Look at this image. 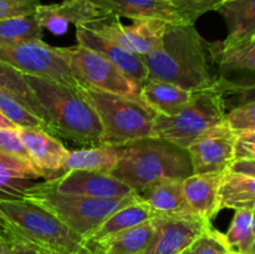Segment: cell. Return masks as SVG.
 Returning a JSON list of instances; mask_svg holds the SVG:
<instances>
[{
    "instance_id": "obj_1",
    "label": "cell",
    "mask_w": 255,
    "mask_h": 254,
    "mask_svg": "<svg viewBox=\"0 0 255 254\" xmlns=\"http://www.w3.org/2000/svg\"><path fill=\"white\" fill-rule=\"evenodd\" d=\"M207 42L194 25L168 24L159 47L142 56L148 79L193 92L214 87L218 76L213 71Z\"/></svg>"
},
{
    "instance_id": "obj_2",
    "label": "cell",
    "mask_w": 255,
    "mask_h": 254,
    "mask_svg": "<svg viewBox=\"0 0 255 254\" xmlns=\"http://www.w3.org/2000/svg\"><path fill=\"white\" fill-rule=\"evenodd\" d=\"M25 80L49 133L86 147L106 144L99 116L75 87L30 75H25Z\"/></svg>"
},
{
    "instance_id": "obj_3",
    "label": "cell",
    "mask_w": 255,
    "mask_h": 254,
    "mask_svg": "<svg viewBox=\"0 0 255 254\" xmlns=\"http://www.w3.org/2000/svg\"><path fill=\"white\" fill-rule=\"evenodd\" d=\"M0 234L36 254H77L85 244L50 212L24 198L0 199Z\"/></svg>"
},
{
    "instance_id": "obj_4",
    "label": "cell",
    "mask_w": 255,
    "mask_h": 254,
    "mask_svg": "<svg viewBox=\"0 0 255 254\" xmlns=\"http://www.w3.org/2000/svg\"><path fill=\"white\" fill-rule=\"evenodd\" d=\"M117 147L120 159L111 174L137 194L157 182L183 181L193 174L187 149L159 137H144Z\"/></svg>"
},
{
    "instance_id": "obj_5",
    "label": "cell",
    "mask_w": 255,
    "mask_h": 254,
    "mask_svg": "<svg viewBox=\"0 0 255 254\" xmlns=\"http://www.w3.org/2000/svg\"><path fill=\"white\" fill-rule=\"evenodd\" d=\"M75 90L99 116L106 144L122 146L144 137H153L156 112L139 97L122 96L80 84Z\"/></svg>"
},
{
    "instance_id": "obj_6",
    "label": "cell",
    "mask_w": 255,
    "mask_h": 254,
    "mask_svg": "<svg viewBox=\"0 0 255 254\" xmlns=\"http://www.w3.org/2000/svg\"><path fill=\"white\" fill-rule=\"evenodd\" d=\"M22 198L50 212L67 228L84 239L112 213L122 207L138 202L141 197L137 193L120 199L71 196L59 193L50 188L45 182H40L29 187Z\"/></svg>"
},
{
    "instance_id": "obj_7",
    "label": "cell",
    "mask_w": 255,
    "mask_h": 254,
    "mask_svg": "<svg viewBox=\"0 0 255 254\" xmlns=\"http://www.w3.org/2000/svg\"><path fill=\"white\" fill-rule=\"evenodd\" d=\"M226 110V94L218 84L211 89L196 91L192 101L178 114L173 116L156 114L153 137L187 149L197 137L223 124Z\"/></svg>"
},
{
    "instance_id": "obj_8",
    "label": "cell",
    "mask_w": 255,
    "mask_h": 254,
    "mask_svg": "<svg viewBox=\"0 0 255 254\" xmlns=\"http://www.w3.org/2000/svg\"><path fill=\"white\" fill-rule=\"evenodd\" d=\"M218 85L227 95L255 89V36L207 42Z\"/></svg>"
},
{
    "instance_id": "obj_9",
    "label": "cell",
    "mask_w": 255,
    "mask_h": 254,
    "mask_svg": "<svg viewBox=\"0 0 255 254\" xmlns=\"http://www.w3.org/2000/svg\"><path fill=\"white\" fill-rule=\"evenodd\" d=\"M57 50L66 60L77 84L122 96L139 97V87L102 55L81 45Z\"/></svg>"
},
{
    "instance_id": "obj_10",
    "label": "cell",
    "mask_w": 255,
    "mask_h": 254,
    "mask_svg": "<svg viewBox=\"0 0 255 254\" xmlns=\"http://www.w3.org/2000/svg\"><path fill=\"white\" fill-rule=\"evenodd\" d=\"M0 61L24 75L52 80L71 87H76L77 85L66 60L57 47L42 40L0 46Z\"/></svg>"
},
{
    "instance_id": "obj_11",
    "label": "cell",
    "mask_w": 255,
    "mask_h": 254,
    "mask_svg": "<svg viewBox=\"0 0 255 254\" xmlns=\"http://www.w3.org/2000/svg\"><path fill=\"white\" fill-rule=\"evenodd\" d=\"M237 136L226 122L197 137L188 147L193 174L228 171L236 161Z\"/></svg>"
},
{
    "instance_id": "obj_12",
    "label": "cell",
    "mask_w": 255,
    "mask_h": 254,
    "mask_svg": "<svg viewBox=\"0 0 255 254\" xmlns=\"http://www.w3.org/2000/svg\"><path fill=\"white\" fill-rule=\"evenodd\" d=\"M154 232L143 254H181L212 226L209 221L196 214L157 216Z\"/></svg>"
},
{
    "instance_id": "obj_13",
    "label": "cell",
    "mask_w": 255,
    "mask_h": 254,
    "mask_svg": "<svg viewBox=\"0 0 255 254\" xmlns=\"http://www.w3.org/2000/svg\"><path fill=\"white\" fill-rule=\"evenodd\" d=\"M44 182L59 193L97 199H120L134 193L127 184L107 172L67 171Z\"/></svg>"
},
{
    "instance_id": "obj_14",
    "label": "cell",
    "mask_w": 255,
    "mask_h": 254,
    "mask_svg": "<svg viewBox=\"0 0 255 254\" xmlns=\"http://www.w3.org/2000/svg\"><path fill=\"white\" fill-rule=\"evenodd\" d=\"M111 12L92 4L89 0H64L56 4H40L35 12V19L42 30L46 29L55 35H62L70 25L85 26L94 21L106 19Z\"/></svg>"
},
{
    "instance_id": "obj_15",
    "label": "cell",
    "mask_w": 255,
    "mask_h": 254,
    "mask_svg": "<svg viewBox=\"0 0 255 254\" xmlns=\"http://www.w3.org/2000/svg\"><path fill=\"white\" fill-rule=\"evenodd\" d=\"M76 39L79 45L102 55L115 66L119 67L139 87V90L148 79V71L143 57L138 54H134L117 45L116 42L105 39L86 26H76Z\"/></svg>"
},
{
    "instance_id": "obj_16",
    "label": "cell",
    "mask_w": 255,
    "mask_h": 254,
    "mask_svg": "<svg viewBox=\"0 0 255 254\" xmlns=\"http://www.w3.org/2000/svg\"><path fill=\"white\" fill-rule=\"evenodd\" d=\"M20 138L31 158L32 163L44 174V178L51 179L62 174V166L69 149L59 138L44 128H17Z\"/></svg>"
},
{
    "instance_id": "obj_17",
    "label": "cell",
    "mask_w": 255,
    "mask_h": 254,
    "mask_svg": "<svg viewBox=\"0 0 255 254\" xmlns=\"http://www.w3.org/2000/svg\"><path fill=\"white\" fill-rule=\"evenodd\" d=\"M226 172L191 174L182 181L187 203L196 216L212 222L219 213L222 209L219 189Z\"/></svg>"
},
{
    "instance_id": "obj_18",
    "label": "cell",
    "mask_w": 255,
    "mask_h": 254,
    "mask_svg": "<svg viewBox=\"0 0 255 254\" xmlns=\"http://www.w3.org/2000/svg\"><path fill=\"white\" fill-rule=\"evenodd\" d=\"M119 17L159 19L168 24H182L168 0H89Z\"/></svg>"
},
{
    "instance_id": "obj_19",
    "label": "cell",
    "mask_w": 255,
    "mask_h": 254,
    "mask_svg": "<svg viewBox=\"0 0 255 254\" xmlns=\"http://www.w3.org/2000/svg\"><path fill=\"white\" fill-rule=\"evenodd\" d=\"M194 92L161 80L148 79L139 90V97L157 115L173 116L192 101Z\"/></svg>"
},
{
    "instance_id": "obj_20",
    "label": "cell",
    "mask_w": 255,
    "mask_h": 254,
    "mask_svg": "<svg viewBox=\"0 0 255 254\" xmlns=\"http://www.w3.org/2000/svg\"><path fill=\"white\" fill-rule=\"evenodd\" d=\"M139 197L156 216L194 214L187 203L182 181L179 179H164L157 182L142 192Z\"/></svg>"
},
{
    "instance_id": "obj_21",
    "label": "cell",
    "mask_w": 255,
    "mask_h": 254,
    "mask_svg": "<svg viewBox=\"0 0 255 254\" xmlns=\"http://www.w3.org/2000/svg\"><path fill=\"white\" fill-rule=\"evenodd\" d=\"M157 217L154 212L144 203L142 199L138 202L122 207L119 211L112 213L106 221L102 222L97 228H95L89 236L84 238L86 243H97L114 234L124 232L132 227L139 226V224L148 222Z\"/></svg>"
},
{
    "instance_id": "obj_22",
    "label": "cell",
    "mask_w": 255,
    "mask_h": 254,
    "mask_svg": "<svg viewBox=\"0 0 255 254\" xmlns=\"http://www.w3.org/2000/svg\"><path fill=\"white\" fill-rule=\"evenodd\" d=\"M120 159V149L112 144L69 151L62 166V173L67 171H95L111 173Z\"/></svg>"
},
{
    "instance_id": "obj_23",
    "label": "cell",
    "mask_w": 255,
    "mask_h": 254,
    "mask_svg": "<svg viewBox=\"0 0 255 254\" xmlns=\"http://www.w3.org/2000/svg\"><path fill=\"white\" fill-rule=\"evenodd\" d=\"M153 221L144 222L124 232L114 234L97 243H90L99 254H143L153 236ZM86 243V242H85Z\"/></svg>"
},
{
    "instance_id": "obj_24",
    "label": "cell",
    "mask_w": 255,
    "mask_h": 254,
    "mask_svg": "<svg viewBox=\"0 0 255 254\" xmlns=\"http://www.w3.org/2000/svg\"><path fill=\"white\" fill-rule=\"evenodd\" d=\"M219 196L222 209L255 212V178L228 169L222 179Z\"/></svg>"
},
{
    "instance_id": "obj_25",
    "label": "cell",
    "mask_w": 255,
    "mask_h": 254,
    "mask_svg": "<svg viewBox=\"0 0 255 254\" xmlns=\"http://www.w3.org/2000/svg\"><path fill=\"white\" fill-rule=\"evenodd\" d=\"M39 178H44L39 169L0 157V199L22 198Z\"/></svg>"
},
{
    "instance_id": "obj_26",
    "label": "cell",
    "mask_w": 255,
    "mask_h": 254,
    "mask_svg": "<svg viewBox=\"0 0 255 254\" xmlns=\"http://www.w3.org/2000/svg\"><path fill=\"white\" fill-rule=\"evenodd\" d=\"M217 11L222 15L228 27L226 39L255 36V0H228Z\"/></svg>"
},
{
    "instance_id": "obj_27",
    "label": "cell",
    "mask_w": 255,
    "mask_h": 254,
    "mask_svg": "<svg viewBox=\"0 0 255 254\" xmlns=\"http://www.w3.org/2000/svg\"><path fill=\"white\" fill-rule=\"evenodd\" d=\"M132 21L131 25H125V32L132 52L146 56L159 47L168 22L159 19H137Z\"/></svg>"
},
{
    "instance_id": "obj_28",
    "label": "cell",
    "mask_w": 255,
    "mask_h": 254,
    "mask_svg": "<svg viewBox=\"0 0 255 254\" xmlns=\"http://www.w3.org/2000/svg\"><path fill=\"white\" fill-rule=\"evenodd\" d=\"M224 237L229 249L239 254L248 253L255 241V212L246 209L236 211Z\"/></svg>"
},
{
    "instance_id": "obj_29",
    "label": "cell",
    "mask_w": 255,
    "mask_h": 254,
    "mask_svg": "<svg viewBox=\"0 0 255 254\" xmlns=\"http://www.w3.org/2000/svg\"><path fill=\"white\" fill-rule=\"evenodd\" d=\"M0 91H6L14 95L27 109L31 110L35 115H37L44 121L41 109L35 100L30 87L27 86L25 75L1 61H0Z\"/></svg>"
},
{
    "instance_id": "obj_30",
    "label": "cell",
    "mask_w": 255,
    "mask_h": 254,
    "mask_svg": "<svg viewBox=\"0 0 255 254\" xmlns=\"http://www.w3.org/2000/svg\"><path fill=\"white\" fill-rule=\"evenodd\" d=\"M42 27L35 16L0 21V46L31 40H42Z\"/></svg>"
},
{
    "instance_id": "obj_31",
    "label": "cell",
    "mask_w": 255,
    "mask_h": 254,
    "mask_svg": "<svg viewBox=\"0 0 255 254\" xmlns=\"http://www.w3.org/2000/svg\"><path fill=\"white\" fill-rule=\"evenodd\" d=\"M0 112L17 128H47L46 124L37 115L27 109L17 97L6 91H0Z\"/></svg>"
},
{
    "instance_id": "obj_32",
    "label": "cell",
    "mask_w": 255,
    "mask_h": 254,
    "mask_svg": "<svg viewBox=\"0 0 255 254\" xmlns=\"http://www.w3.org/2000/svg\"><path fill=\"white\" fill-rule=\"evenodd\" d=\"M182 24L194 25L209 11H217L228 0H168Z\"/></svg>"
},
{
    "instance_id": "obj_33",
    "label": "cell",
    "mask_w": 255,
    "mask_h": 254,
    "mask_svg": "<svg viewBox=\"0 0 255 254\" xmlns=\"http://www.w3.org/2000/svg\"><path fill=\"white\" fill-rule=\"evenodd\" d=\"M0 157L36 168L17 133V129L14 131V129L0 128Z\"/></svg>"
},
{
    "instance_id": "obj_34",
    "label": "cell",
    "mask_w": 255,
    "mask_h": 254,
    "mask_svg": "<svg viewBox=\"0 0 255 254\" xmlns=\"http://www.w3.org/2000/svg\"><path fill=\"white\" fill-rule=\"evenodd\" d=\"M224 122L237 134L254 133L255 132V99L239 104L226 115Z\"/></svg>"
},
{
    "instance_id": "obj_35",
    "label": "cell",
    "mask_w": 255,
    "mask_h": 254,
    "mask_svg": "<svg viewBox=\"0 0 255 254\" xmlns=\"http://www.w3.org/2000/svg\"><path fill=\"white\" fill-rule=\"evenodd\" d=\"M194 254H227L229 246L222 232L209 227L191 247Z\"/></svg>"
},
{
    "instance_id": "obj_36",
    "label": "cell",
    "mask_w": 255,
    "mask_h": 254,
    "mask_svg": "<svg viewBox=\"0 0 255 254\" xmlns=\"http://www.w3.org/2000/svg\"><path fill=\"white\" fill-rule=\"evenodd\" d=\"M41 0H0V21L34 16Z\"/></svg>"
},
{
    "instance_id": "obj_37",
    "label": "cell",
    "mask_w": 255,
    "mask_h": 254,
    "mask_svg": "<svg viewBox=\"0 0 255 254\" xmlns=\"http://www.w3.org/2000/svg\"><path fill=\"white\" fill-rule=\"evenodd\" d=\"M236 159L255 161V132L238 136L236 143Z\"/></svg>"
},
{
    "instance_id": "obj_38",
    "label": "cell",
    "mask_w": 255,
    "mask_h": 254,
    "mask_svg": "<svg viewBox=\"0 0 255 254\" xmlns=\"http://www.w3.org/2000/svg\"><path fill=\"white\" fill-rule=\"evenodd\" d=\"M229 171L255 178V161L254 159H236L229 167Z\"/></svg>"
},
{
    "instance_id": "obj_39",
    "label": "cell",
    "mask_w": 255,
    "mask_h": 254,
    "mask_svg": "<svg viewBox=\"0 0 255 254\" xmlns=\"http://www.w3.org/2000/svg\"><path fill=\"white\" fill-rule=\"evenodd\" d=\"M19 251V247H16L12 242L0 234V254H15Z\"/></svg>"
},
{
    "instance_id": "obj_40",
    "label": "cell",
    "mask_w": 255,
    "mask_h": 254,
    "mask_svg": "<svg viewBox=\"0 0 255 254\" xmlns=\"http://www.w3.org/2000/svg\"><path fill=\"white\" fill-rule=\"evenodd\" d=\"M0 128L2 129H14V131H16L17 127L15 126L14 124H12L10 120H7L6 117L4 116V115L0 112Z\"/></svg>"
},
{
    "instance_id": "obj_41",
    "label": "cell",
    "mask_w": 255,
    "mask_h": 254,
    "mask_svg": "<svg viewBox=\"0 0 255 254\" xmlns=\"http://www.w3.org/2000/svg\"><path fill=\"white\" fill-rule=\"evenodd\" d=\"M238 96H239V101H241V104H243V102H247V101H251V100H254L255 99V89L251 90V91L243 92V94L238 95Z\"/></svg>"
},
{
    "instance_id": "obj_42",
    "label": "cell",
    "mask_w": 255,
    "mask_h": 254,
    "mask_svg": "<svg viewBox=\"0 0 255 254\" xmlns=\"http://www.w3.org/2000/svg\"><path fill=\"white\" fill-rule=\"evenodd\" d=\"M77 254H99V252H97V249L95 248L92 244L85 243L84 247L81 248V251H80Z\"/></svg>"
},
{
    "instance_id": "obj_43",
    "label": "cell",
    "mask_w": 255,
    "mask_h": 254,
    "mask_svg": "<svg viewBox=\"0 0 255 254\" xmlns=\"http://www.w3.org/2000/svg\"><path fill=\"white\" fill-rule=\"evenodd\" d=\"M15 254H36L35 252H31V251H26V249H20L19 252H16Z\"/></svg>"
},
{
    "instance_id": "obj_44",
    "label": "cell",
    "mask_w": 255,
    "mask_h": 254,
    "mask_svg": "<svg viewBox=\"0 0 255 254\" xmlns=\"http://www.w3.org/2000/svg\"><path fill=\"white\" fill-rule=\"evenodd\" d=\"M247 254H255V241H254L253 246H252V248L249 249V252Z\"/></svg>"
},
{
    "instance_id": "obj_45",
    "label": "cell",
    "mask_w": 255,
    "mask_h": 254,
    "mask_svg": "<svg viewBox=\"0 0 255 254\" xmlns=\"http://www.w3.org/2000/svg\"><path fill=\"white\" fill-rule=\"evenodd\" d=\"M181 254H194V253L191 251V248H189V249H187V251H184L183 253H181Z\"/></svg>"
},
{
    "instance_id": "obj_46",
    "label": "cell",
    "mask_w": 255,
    "mask_h": 254,
    "mask_svg": "<svg viewBox=\"0 0 255 254\" xmlns=\"http://www.w3.org/2000/svg\"><path fill=\"white\" fill-rule=\"evenodd\" d=\"M227 254H239V253H237V252H234V251H232V249H229V251L227 252Z\"/></svg>"
}]
</instances>
